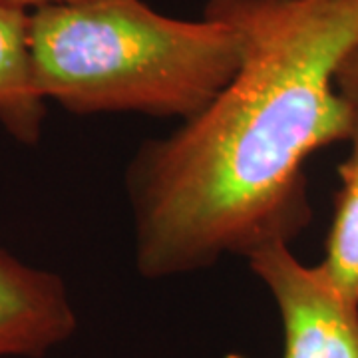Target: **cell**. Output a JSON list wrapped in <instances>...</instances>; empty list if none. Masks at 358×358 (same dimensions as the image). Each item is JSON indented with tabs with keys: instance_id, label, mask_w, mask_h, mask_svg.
I'll return each mask as SVG.
<instances>
[{
	"instance_id": "6",
	"label": "cell",
	"mask_w": 358,
	"mask_h": 358,
	"mask_svg": "<svg viewBox=\"0 0 358 358\" xmlns=\"http://www.w3.org/2000/svg\"><path fill=\"white\" fill-rule=\"evenodd\" d=\"M336 88L352 108L350 154L338 169L343 185L336 195L327 251L320 265L334 285L358 305V74L338 70Z\"/></svg>"
},
{
	"instance_id": "8",
	"label": "cell",
	"mask_w": 358,
	"mask_h": 358,
	"mask_svg": "<svg viewBox=\"0 0 358 358\" xmlns=\"http://www.w3.org/2000/svg\"><path fill=\"white\" fill-rule=\"evenodd\" d=\"M343 72H348V74H358V46L352 50V54L346 58L343 66H341Z\"/></svg>"
},
{
	"instance_id": "3",
	"label": "cell",
	"mask_w": 358,
	"mask_h": 358,
	"mask_svg": "<svg viewBox=\"0 0 358 358\" xmlns=\"http://www.w3.org/2000/svg\"><path fill=\"white\" fill-rule=\"evenodd\" d=\"M247 261L279 308L282 358H358V305L320 263H301L289 243L267 245Z\"/></svg>"
},
{
	"instance_id": "4",
	"label": "cell",
	"mask_w": 358,
	"mask_h": 358,
	"mask_svg": "<svg viewBox=\"0 0 358 358\" xmlns=\"http://www.w3.org/2000/svg\"><path fill=\"white\" fill-rule=\"evenodd\" d=\"M64 281L0 251V358H42L76 331Z\"/></svg>"
},
{
	"instance_id": "1",
	"label": "cell",
	"mask_w": 358,
	"mask_h": 358,
	"mask_svg": "<svg viewBox=\"0 0 358 358\" xmlns=\"http://www.w3.org/2000/svg\"><path fill=\"white\" fill-rule=\"evenodd\" d=\"M205 14L239 32L243 60L209 106L129 162L148 279L291 245L310 219L307 159L352 129L336 74L358 46V0H209Z\"/></svg>"
},
{
	"instance_id": "5",
	"label": "cell",
	"mask_w": 358,
	"mask_h": 358,
	"mask_svg": "<svg viewBox=\"0 0 358 358\" xmlns=\"http://www.w3.org/2000/svg\"><path fill=\"white\" fill-rule=\"evenodd\" d=\"M28 16L0 0V122L24 143H34L44 120V98L32 78Z\"/></svg>"
},
{
	"instance_id": "7",
	"label": "cell",
	"mask_w": 358,
	"mask_h": 358,
	"mask_svg": "<svg viewBox=\"0 0 358 358\" xmlns=\"http://www.w3.org/2000/svg\"><path fill=\"white\" fill-rule=\"evenodd\" d=\"M2 2L28 10V8H38V6H46V4H68V2H82V0H2Z\"/></svg>"
},
{
	"instance_id": "2",
	"label": "cell",
	"mask_w": 358,
	"mask_h": 358,
	"mask_svg": "<svg viewBox=\"0 0 358 358\" xmlns=\"http://www.w3.org/2000/svg\"><path fill=\"white\" fill-rule=\"evenodd\" d=\"M34 86L74 114H199L237 74L243 42L203 14L181 20L141 0L46 4L28 16Z\"/></svg>"
}]
</instances>
